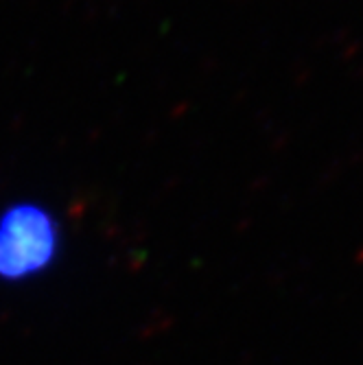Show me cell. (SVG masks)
Returning a JSON list of instances; mask_svg holds the SVG:
<instances>
[{"instance_id": "cell-1", "label": "cell", "mask_w": 363, "mask_h": 365, "mask_svg": "<svg viewBox=\"0 0 363 365\" xmlns=\"http://www.w3.org/2000/svg\"><path fill=\"white\" fill-rule=\"evenodd\" d=\"M59 250V223L44 206L14 204L0 212V282L20 284L46 274Z\"/></svg>"}]
</instances>
